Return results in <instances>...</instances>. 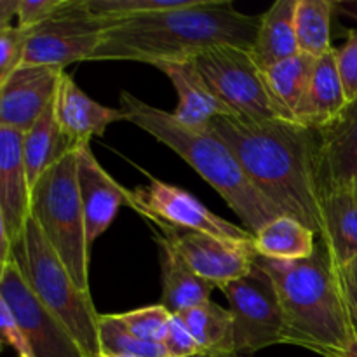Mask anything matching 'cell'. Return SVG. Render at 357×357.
Segmentation results:
<instances>
[{"label": "cell", "instance_id": "cell-1", "mask_svg": "<svg viewBox=\"0 0 357 357\" xmlns=\"http://www.w3.org/2000/svg\"><path fill=\"white\" fill-rule=\"evenodd\" d=\"M209 129L225 142L258 192L278 208L326 239L319 131L284 119L248 122L218 117Z\"/></svg>", "mask_w": 357, "mask_h": 357}, {"label": "cell", "instance_id": "cell-2", "mask_svg": "<svg viewBox=\"0 0 357 357\" xmlns=\"http://www.w3.org/2000/svg\"><path fill=\"white\" fill-rule=\"evenodd\" d=\"M261 16H250L230 0H194L166 13L112 21L89 61H192L222 47L253 45Z\"/></svg>", "mask_w": 357, "mask_h": 357}, {"label": "cell", "instance_id": "cell-3", "mask_svg": "<svg viewBox=\"0 0 357 357\" xmlns=\"http://www.w3.org/2000/svg\"><path fill=\"white\" fill-rule=\"evenodd\" d=\"M278 288L284 342L323 357H357V342L326 243L300 261L255 258Z\"/></svg>", "mask_w": 357, "mask_h": 357}, {"label": "cell", "instance_id": "cell-4", "mask_svg": "<svg viewBox=\"0 0 357 357\" xmlns=\"http://www.w3.org/2000/svg\"><path fill=\"white\" fill-rule=\"evenodd\" d=\"M121 110L128 122L169 146L195 173L201 174L202 180L208 181L239 216L248 232L257 236L261 227L281 216L278 208L255 188L232 150L209 128L181 124L171 112L152 107L129 91L121 93Z\"/></svg>", "mask_w": 357, "mask_h": 357}, {"label": "cell", "instance_id": "cell-5", "mask_svg": "<svg viewBox=\"0 0 357 357\" xmlns=\"http://www.w3.org/2000/svg\"><path fill=\"white\" fill-rule=\"evenodd\" d=\"M13 257L37 298L68 328L87 357L100 356V314L94 309L91 295L73 282L31 216L21 241L14 244Z\"/></svg>", "mask_w": 357, "mask_h": 357}, {"label": "cell", "instance_id": "cell-6", "mask_svg": "<svg viewBox=\"0 0 357 357\" xmlns=\"http://www.w3.org/2000/svg\"><path fill=\"white\" fill-rule=\"evenodd\" d=\"M30 216L63 261L73 282L89 293V244L77 181V153L68 150L31 190Z\"/></svg>", "mask_w": 357, "mask_h": 357}, {"label": "cell", "instance_id": "cell-7", "mask_svg": "<svg viewBox=\"0 0 357 357\" xmlns=\"http://www.w3.org/2000/svg\"><path fill=\"white\" fill-rule=\"evenodd\" d=\"M192 61L213 93L230 108L234 119L248 122L282 119L264 72L255 65L248 49L222 45Z\"/></svg>", "mask_w": 357, "mask_h": 357}, {"label": "cell", "instance_id": "cell-8", "mask_svg": "<svg viewBox=\"0 0 357 357\" xmlns=\"http://www.w3.org/2000/svg\"><path fill=\"white\" fill-rule=\"evenodd\" d=\"M229 300L234 317L236 352L251 356L284 342V316L278 288L271 275L255 261L246 278L220 288Z\"/></svg>", "mask_w": 357, "mask_h": 357}, {"label": "cell", "instance_id": "cell-9", "mask_svg": "<svg viewBox=\"0 0 357 357\" xmlns=\"http://www.w3.org/2000/svg\"><path fill=\"white\" fill-rule=\"evenodd\" d=\"M110 23L87 13L82 0H70L56 16L30 30L20 66L65 70L70 63L89 61Z\"/></svg>", "mask_w": 357, "mask_h": 357}, {"label": "cell", "instance_id": "cell-10", "mask_svg": "<svg viewBox=\"0 0 357 357\" xmlns=\"http://www.w3.org/2000/svg\"><path fill=\"white\" fill-rule=\"evenodd\" d=\"M129 208L153 225H169L194 232L213 234L225 239L251 241L253 234L220 218L190 192L149 176V183L129 190Z\"/></svg>", "mask_w": 357, "mask_h": 357}, {"label": "cell", "instance_id": "cell-11", "mask_svg": "<svg viewBox=\"0 0 357 357\" xmlns=\"http://www.w3.org/2000/svg\"><path fill=\"white\" fill-rule=\"evenodd\" d=\"M0 298L26 333L35 357H87L68 328L37 298L14 257L0 267Z\"/></svg>", "mask_w": 357, "mask_h": 357}, {"label": "cell", "instance_id": "cell-12", "mask_svg": "<svg viewBox=\"0 0 357 357\" xmlns=\"http://www.w3.org/2000/svg\"><path fill=\"white\" fill-rule=\"evenodd\" d=\"M155 229L199 278L216 288L246 278L253 271L257 258L253 239H225L169 225H155Z\"/></svg>", "mask_w": 357, "mask_h": 357}, {"label": "cell", "instance_id": "cell-13", "mask_svg": "<svg viewBox=\"0 0 357 357\" xmlns=\"http://www.w3.org/2000/svg\"><path fill=\"white\" fill-rule=\"evenodd\" d=\"M65 70L20 66L0 82V126L24 135L54 101Z\"/></svg>", "mask_w": 357, "mask_h": 357}, {"label": "cell", "instance_id": "cell-14", "mask_svg": "<svg viewBox=\"0 0 357 357\" xmlns=\"http://www.w3.org/2000/svg\"><path fill=\"white\" fill-rule=\"evenodd\" d=\"M77 153V181H79L80 201L86 216L87 244L89 250L94 241L108 230L114 223L122 204H129V190L119 185L101 167L91 152L89 143L75 149Z\"/></svg>", "mask_w": 357, "mask_h": 357}, {"label": "cell", "instance_id": "cell-15", "mask_svg": "<svg viewBox=\"0 0 357 357\" xmlns=\"http://www.w3.org/2000/svg\"><path fill=\"white\" fill-rule=\"evenodd\" d=\"M31 187L23 157V132L0 126V225L17 244L30 220Z\"/></svg>", "mask_w": 357, "mask_h": 357}, {"label": "cell", "instance_id": "cell-16", "mask_svg": "<svg viewBox=\"0 0 357 357\" xmlns=\"http://www.w3.org/2000/svg\"><path fill=\"white\" fill-rule=\"evenodd\" d=\"M54 114L63 139L70 149L89 143L93 136H103L114 122L128 121L121 108L105 107L87 96L66 72L56 91Z\"/></svg>", "mask_w": 357, "mask_h": 357}, {"label": "cell", "instance_id": "cell-17", "mask_svg": "<svg viewBox=\"0 0 357 357\" xmlns=\"http://www.w3.org/2000/svg\"><path fill=\"white\" fill-rule=\"evenodd\" d=\"M157 70L173 84L178 94L176 110L171 112L176 121L190 128H209L215 119L234 117L230 108L206 84L194 61L159 63Z\"/></svg>", "mask_w": 357, "mask_h": 357}, {"label": "cell", "instance_id": "cell-18", "mask_svg": "<svg viewBox=\"0 0 357 357\" xmlns=\"http://www.w3.org/2000/svg\"><path fill=\"white\" fill-rule=\"evenodd\" d=\"M347 105L349 101L337 66V51L333 47L314 63L309 87L296 108L295 119L298 124L321 131L335 122Z\"/></svg>", "mask_w": 357, "mask_h": 357}, {"label": "cell", "instance_id": "cell-19", "mask_svg": "<svg viewBox=\"0 0 357 357\" xmlns=\"http://www.w3.org/2000/svg\"><path fill=\"white\" fill-rule=\"evenodd\" d=\"M321 162L326 192L352 185L357 174V100L321 129Z\"/></svg>", "mask_w": 357, "mask_h": 357}, {"label": "cell", "instance_id": "cell-20", "mask_svg": "<svg viewBox=\"0 0 357 357\" xmlns=\"http://www.w3.org/2000/svg\"><path fill=\"white\" fill-rule=\"evenodd\" d=\"M153 237L159 246L160 279H162V295L159 303H162L171 314L178 316L187 312L192 307L211 300V293L216 286L199 278L160 234L155 232Z\"/></svg>", "mask_w": 357, "mask_h": 357}, {"label": "cell", "instance_id": "cell-21", "mask_svg": "<svg viewBox=\"0 0 357 357\" xmlns=\"http://www.w3.org/2000/svg\"><path fill=\"white\" fill-rule=\"evenodd\" d=\"M295 14L296 0H278L261 14L260 28L250 49L251 59L261 72L300 54Z\"/></svg>", "mask_w": 357, "mask_h": 357}, {"label": "cell", "instance_id": "cell-22", "mask_svg": "<svg viewBox=\"0 0 357 357\" xmlns=\"http://www.w3.org/2000/svg\"><path fill=\"white\" fill-rule=\"evenodd\" d=\"M326 243L333 264L344 265L357 257V194L352 185L326 192Z\"/></svg>", "mask_w": 357, "mask_h": 357}, {"label": "cell", "instance_id": "cell-23", "mask_svg": "<svg viewBox=\"0 0 357 357\" xmlns=\"http://www.w3.org/2000/svg\"><path fill=\"white\" fill-rule=\"evenodd\" d=\"M317 236L314 230L291 216L281 215L261 227L253 237L258 257L278 261H300L314 255Z\"/></svg>", "mask_w": 357, "mask_h": 357}, {"label": "cell", "instance_id": "cell-24", "mask_svg": "<svg viewBox=\"0 0 357 357\" xmlns=\"http://www.w3.org/2000/svg\"><path fill=\"white\" fill-rule=\"evenodd\" d=\"M68 150L73 149H70L63 139L58 121H56L54 101H52L47 110L31 126L30 131L23 135V157L31 190L42 174Z\"/></svg>", "mask_w": 357, "mask_h": 357}, {"label": "cell", "instance_id": "cell-25", "mask_svg": "<svg viewBox=\"0 0 357 357\" xmlns=\"http://www.w3.org/2000/svg\"><path fill=\"white\" fill-rule=\"evenodd\" d=\"M178 316L187 324L202 354L220 356L236 352L234 317L229 309H223L218 303L208 300Z\"/></svg>", "mask_w": 357, "mask_h": 357}, {"label": "cell", "instance_id": "cell-26", "mask_svg": "<svg viewBox=\"0 0 357 357\" xmlns=\"http://www.w3.org/2000/svg\"><path fill=\"white\" fill-rule=\"evenodd\" d=\"M314 63L316 59L310 56L298 54L264 72L265 84L284 121L296 122V108L305 96L310 77H312Z\"/></svg>", "mask_w": 357, "mask_h": 357}, {"label": "cell", "instance_id": "cell-27", "mask_svg": "<svg viewBox=\"0 0 357 357\" xmlns=\"http://www.w3.org/2000/svg\"><path fill=\"white\" fill-rule=\"evenodd\" d=\"M333 9L331 0H296L295 30L300 54L319 59L333 49L330 40Z\"/></svg>", "mask_w": 357, "mask_h": 357}, {"label": "cell", "instance_id": "cell-28", "mask_svg": "<svg viewBox=\"0 0 357 357\" xmlns=\"http://www.w3.org/2000/svg\"><path fill=\"white\" fill-rule=\"evenodd\" d=\"M87 13L108 21L129 20L190 6L194 0H82Z\"/></svg>", "mask_w": 357, "mask_h": 357}, {"label": "cell", "instance_id": "cell-29", "mask_svg": "<svg viewBox=\"0 0 357 357\" xmlns=\"http://www.w3.org/2000/svg\"><path fill=\"white\" fill-rule=\"evenodd\" d=\"M100 347L110 354H126L136 357H166L160 344H146L126 331L117 314H100Z\"/></svg>", "mask_w": 357, "mask_h": 357}, {"label": "cell", "instance_id": "cell-30", "mask_svg": "<svg viewBox=\"0 0 357 357\" xmlns=\"http://www.w3.org/2000/svg\"><path fill=\"white\" fill-rule=\"evenodd\" d=\"M173 316L174 314H171L162 303H155L131 312L117 314V319L121 321L126 331L138 340L146 344H160L166 337Z\"/></svg>", "mask_w": 357, "mask_h": 357}, {"label": "cell", "instance_id": "cell-31", "mask_svg": "<svg viewBox=\"0 0 357 357\" xmlns=\"http://www.w3.org/2000/svg\"><path fill=\"white\" fill-rule=\"evenodd\" d=\"M28 37L30 30L20 28L17 24L0 28V82H3L14 70L20 68Z\"/></svg>", "mask_w": 357, "mask_h": 357}, {"label": "cell", "instance_id": "cell-32", "mask_svg": "<svg viewBox=\"0 0 357 357\" xmlns=\"http://www.w3.org/2000/svg\"><path fill=\"white\" fill-rule=\"evenodd\" d=\"M337 51V66L349 103L357 100V30H351L347 40Z\"/></svg>", "mask_w": 357, "mask_h": 357}, {"label": "cell", "instance_id": "cell-33", "mask_svg": "<svg viewBox=\"0 0 357 357\" xmlns=\"http://www.w3.org/2000/svg\"><path fill=\"white\" fill-rule=\"evenodd\" d=\"M166 357H197L202 356L201 347L188 331L187 324L180 316H173L166 337L160 342Z\"/></svg>", "mask_w": 357, "mask_h": 357}, {"label": "cell", "instance_id": "cell-34", "mask_svg": "<svg viewBox=\"0 0 357 357\" xmlns=\"http://www.w3.org/2000/svg\"><path fill=\"white\" fill-rule=\"evenodd\" d=\"M70 0H20L17 2V26L33 30L65 9Z\"/></svg>", "mask_w": 357, "mask_h": 357}, {"label": "cell", "instance_id": "cell-35", "mask_svg": "<svg viewBox=\"0 0 357 357\" xmlns=\"http://www.w3.org/2000/svg\"><path fill=\"white\" fill-rule=\"evenodd\" d=\"M0 331H2L3 344L10 345L17 357H35L26 333L21 328V324L17 323L13 310L9 309V305L2 298H0Z\"/></svg>", "mask_w": 357, "mask_h": 357}, {"label": "cell", "instance_id": "cell-36", "mask_svg": "<svg viewBox=\"0 0 357 357\" xmlns=\"http://www.w3.org/2000/svg\"><path fill=\"white\" fill-rule=\"evenodd\" d=\"M335 265V275H337L338 288L344 296L345 307H347L349 321H351L352 331L357 342V257L349 260L344 265Z\"/></svg>", "mask_w": 357, "mask_h": 357}, {"label": "cell", "instance_id": "cell-37", "mask_svg": "<svg viewBox=\"0 0 357 357\" xmlns=\"http://www.w3.org/2000/svg\"><path fill=\"white\" fill-rule=\"evenodd\" d=\"M17 2L20 0H0V28L9 26L10 20L17 16Z\"/></svg>", "mask_w": 357, "mask_h": 357}, {"label": "cell", "instance_id": "cell-38", "mask_svg": "<svg viewBox=\"0 0 357 357\" xmlns=\"http://www.w3.org/2000/svg\"><path fill=\"white\" fill-rule=\"evenodd\" d=\"M197 357H246V356H241V354H237V352H232V354H220V356H209V354H202V356H197Z\"/></svg>", "mask_w": 357, "mask_h": 357}, {"label": "cell", "instance_id": "cell-39", "mask_svg": "<svg viewBox=\"0 0 357 357\" xmlns=\"http://www.w3.org/2000/svg\"><path fill=\"white\" fill-rule=\"evenodd\" d=\"M98 357H136V356H126V354H110V352H100V356Z\"/></svg>", "mask_w": 357, "mask_h": 357}, {"label": "cell", "instance_id": "cell-40", "mask_svg": "<svg viewBox=\"0 0 357 357\" xmlns=\"http://www.w3.org/2000/svg\"><path fill=\"white\" fill-rule=\"evenodd\" d=\"M352 187H354V190H356V194H357V174H356L354 181H352Z\"/></svg>", "mask_w": 357, "mask_h": 357}]
</instances>
